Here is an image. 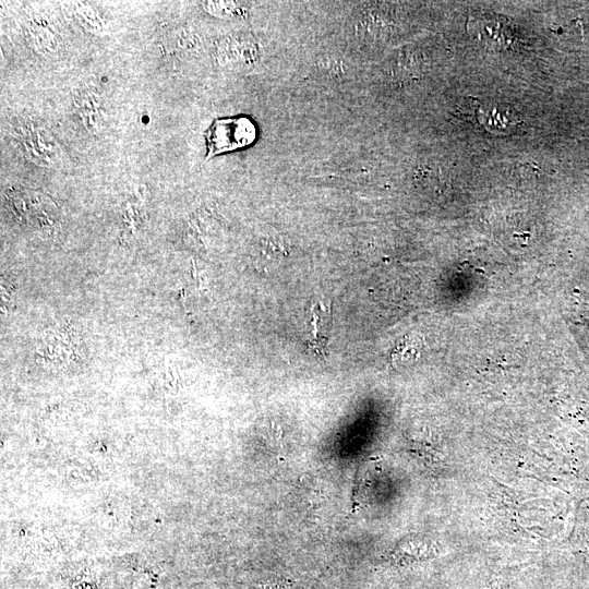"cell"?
<instances>
[{"label":"cell","mask_w":589,"mask_h":589,"mask_svg":"<svg viewBox=\"0 0 589 589\" xmlns=\"http://www.w3.org/2000/svg\"><path fill=\"white\" fill-rule=\"evenodd\" d=\"M25 35L29 45L39 53H55L60 47V38L55 28L40 19L32 17L27 21Z\"/></svg>","instance_id":"6"},{"label":"cell","mask_w":589,"mask_h":589,"mask_svg":"<svg viewBox=\"0 0 589 589\" xmlns=\"http://www.w3.org/2000/svg\"><path fill=\"white\" fill-rule=\"evenodd\" d=\"M7 201L14 216L37 230L51 233L59 225L58 207L47 195L24 188L12 187Z\"/></svg>","instance_id":"2"},{"label":"cell","mask_w":589,"mask_h":589,"mask_svg":"<svg viewBox=\"0 0 589 589\" xmlns=\"http://www.w3.org/2000/svg\"><path fill=\"white\" fill-rule=\"evenodd\" d=\"M13 133L22 153L32 163L49 168L60 160L61 148L40 120L23 116L15 123Z\"/></svg>","instance_id":"1"},{"label":"cell","mask_w":589,"mask_h":589,"mask_svg":"<svg viewBox=\"0 0 589 589\" xmlns=\"http://www.w3.org/2000/svg\"><path fill=\"white\" fill-rule=\"evenodd\" d=\"M73 105L84 128L96 133L105 120V108L100 92L95 86H82L76 91Z\"/></svg>","instance_id":"4"},{"label":"cell","mask_w":589,"mask_h":589,"mask_svg":"<svg viewBox=\"0 0 589 589\" xmlns=\"http://www.w3.org/2000/svg\"><path fill=\"white\" fill-rule=\"evenodd\" d=\"M480 122L491 132L509 133L520 122L517 112L503 104H486L480 108Z\"/></svg>","instance_id":"5"},{"label":"cell","mask_w":589,"mask_h":589,"mask_svg":"<svg viewBox=\"0 0 589 589\" xmlns=\"http://www.w3.org/2000/svg\"><path fill=\"white\" fill-rule=\"evenodd\" d=\"M256 128L248 117L218 119L206 131L207 158L245 147L254 142Z\"/></svg>","instance_id":"3"},{"label":"cell","mask_w":589,"mask_h":589,"mask_svg":"<svg viewBox=\"0 0 589 589\" xmlns=\"http://www.w3.org/2000/svg\"><path fill=\"white\" fill-rule=\"evenodd\" d=\"M74 15L79 23L88 32L98 33L104 28V19L99 12L89 3L76 2L74 4Z\"/></svg>","instance_id":"7"},{"label":"cell","mask_w":589,"mask_h":589,"mask_svg":"<svg viewBox=\"0 0 589 589\" xmlns=\"http://www.w3.org/2000/svg\"><path fill=\"white\" fill-rule=\"evenodd\" d=\"M202 7L211 15L221 19L236 17L242 13V8L233 1H205Z\"/></svg>","instance_id":"8"}]
</instances>
